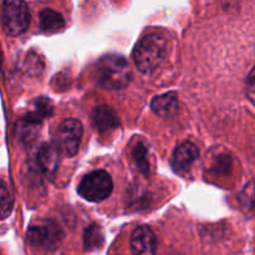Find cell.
Masks as SVG:
<instances>
[{"label":"cell","instance_id":"cell-10","mask_svg":"<svg viewBox=\"0 0 255 255\" xmlns=\"http://www.w3.org/2000/svg\"><path fill=\"white\" fill-rule=\"evenodd\" d=\"M92 121L99 132L105 133L120 126V120L115 110L109 106H97L92 112Z\"/></svg>","mask_w":255,"mask_h":255},{"label":"cell","instance_id":"cell-14","mask_svg":"<svg viewBox=\"0 0 255 255\" xmlns=\"http://www.w3.org/2000/svg\"><path fill=\"white\" fill-rule=\"evenodd\" d=\"M14 207L11 192L2 179H0V221L10 216Z\"/></svg>","mask_w":255,"mask_h":255},{"label":"cell","instance_id":"cell-16","mask_svg":"<svg viewBox=\"0 0 255 255\" xmlns=\"http://www.w3.org/2000/svg\"><path fill=\"white\" fill-rule=\"evenodd\" d=\"M51 105H50L49 101L44 99H40L36 101V106H35V111L32 112V115L36 117H39L40 120L44 119L45 116L51 114Z\"/></svg>","mask_w":255,"mask_h":255},{"label":"cell","instance_id":"cell-9","mask_svg":"<svg viewBox=\"0 0 255 255\" xmlns=\"http://www.w3.org/2000/svg\"><path fill=\"white\" fill-rule=\"evenodd\" d=\"M40 126H41V120L32 114L27 115L24 119L20 120L16 125V131H15L20 143L30 146L37 138Z\"/></svg>","mask_w":255,"mask_h":255},{"label":"cell","instance_id":"cell-1","mask_svg":"<svg viewBox=\"0 0 255 255\" xmlns=\"http://www.w3.org/2000/svg\"><path fill=\"white\" fill-rule=\"evenodd\" d=\"M167 54V41L158 34H148L137 42L133 61L143 74H151L161 65Z\"/></svg>","mask_w":255,"mask_h":255},{"label":"cell","instance_id":"cell-4","mask_svg":"<svg viewBox=\"0 0 255 255\" xmlns=\"http://www.w3.org/2000/svg\"><path fill=\"white\" fill-rule=\"evenodd\" d=\"M112 187V178L107 172L94 171L81 179L77 191L84 199L97 203L110 197Z\"/></svg>","mask_w":255,"mask_h":255},{"label":"cell","instance_id":"cell-7","mask_svg":"<svg viewBox=\"0 0 255 255\" xmlns=\"http://www.w3.org/2000/svg\"><path fill=\"white\" fill-rule=\"evenodd\" d=\"M131 251L133 255H154L157 251V239L151 228L137 227L131 236Z\"/></svg>","mask_w":255,"mask_h":255},{"label":"cell","instance_id":"cell-12","mask_svg":"<svg viewBox=\"0 0 255 255\" xmlns=\"http://www.w3.org/2000/svg\"><path fill=\"white\" fill-rule=\"evenodd\" d=\"M152 111L162 117H167L173 115L178 109V100L174 94H164L157 96L151 102Z\"/></svg>","mask_w":255,"mask_h":255},{"label":"cell","instance_id":"cell-5","mask_svg":"<svg viewBox=\"0 0 255 255\" xmlns=\"http://www.w3.org/2000/svg\"><path fill=\"white\" fill-rule=\"evenodd\" d=\"M82 137V125L77 120L69 119L61 122L56 131L55 142L56 147L62 154L74 157L79 151L80 142Z\"/></svg>","mask_w":255,"mask_h":255},{"label":"cell","instance_id":"cell-2","mask_svg":"<svg viewBox=\"0 0 255 255\" xmlns=\"http://www.w3.org/2000/svg\"><path fill=\"white\" fill-rule=\"evenodd\" d=\"M129 76L128 64L119 55H106L97 62L95 69L97 84L104 89H124L128 84Z\"/></svg>","mask_w":255,"mask_h":255},{"label":"cell","instance_id":"cell-13","mask_svg":"<svg viewBox=\"0 0 255 255\" xmlns=\"http://www.w3.org/2000/svg\"><path fill=\"white\" fill-rule=\"evenodd\" d=\"M65 21L61 14L52 9H44L40 12V27L42 31L54 34L64 27Z\"/></svg>","mask_w":255,"mask_h":255},{"label":"cell","instance_id":"cell-17","mask_svg":"<svg viewBox=\"0 0 255 255\" xmlns=\"http://www.w3.org/2000/svg\"><path fill=\"white\" fill-rule=\"evenodd\" d=\"M247 97L249 99V101L255 106V66L253 67L251 72L248 75V79H247Z\"/></svg>","mask_w":255,"mask_h":255},{"label":"cell","instance_id":"cell-3","mask_svg":"<svg viewBox=\"0 0 255 255\" xmlns=\"http://www.w3.org/2000/svg\"><path fill=\"white\" fill-rule=\"evenodd\" d=\"M2 29L10 36H17L27 30L30 11L24 0H4L1 11Z\"/></svg>","mask_w":255,"mask_h":255},{"label":"cell","instance_id":"cell-6","mask_svg":"<svg viewBox=\"0 0 255 255\" xmlns=\"http://www.w3.org/2000/svg\"><path fill=\"white\" fill-rule=\"evenodd\" d=\"M60 229L50 221L40 222L29 229L27 238L31 246L37 248H52L60 241Z\"/></svg>","mask_w":255,"mask_h":255},{"label":"cell","instance_id":"cell-15","mask_svg":"<svg viewBox=\"0 0 255 255\" xmlns=\"http://www.w3.org/2000/svg\"><path fill=\"white\" fill-rule=\"evenodd\" d=\"M133 156L137 162V166H138L144 173H147V171H148V163H147V158H146L147 156L146 148H144L142 144H137V146L134 147Z\"/></svg>","mask_w":255,"mask_h":255},{"label":"cell","instance_id":"cell-11","mask_svg":"<svg viewBox=\"0 0 255 255\" xmlns=\"http://www.w3.org/2000/svg\"><path fill=\"white\" fill-rule=\"evenodd\" d=\"M36 163L40 171L52 174L59 166V149L50 144H42L36 154Z\"/></svg>","mask_w":255,"mask_h":255},{"label":"cell","instance_id":"cell-8","mask_svg":"<svg viewBox=\"0 0 255 255\" xmlns=\"http://www.w3.org/2000/svg\"><path fill=\"white\" fill-rule=\"evenodd\" d=\"M198 154L199 151L196 144L192 142H183L174 149L171 161L172 167L178 173H184L198 158Z\"/></svg>","mask_w":255,"mask_h":255}]
</instances>
